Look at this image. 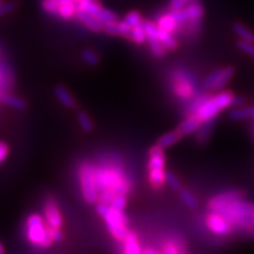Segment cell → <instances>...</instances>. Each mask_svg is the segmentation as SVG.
I'll return each instance as SVG.
<instances>
[{"label": "cell", "mask_w": 254, "mask_h": 254, "mask_svg": "<svg viewBox=\"0 0 254 254\" xmlns=\"http://www.w3.org/2000/svg\"><path fill=\"white\" fill-rule=\"evenodd\" d=\"M95 183H97L98 192L101 193L106 190H114L127 179L122 159L116 154H107L94 166Z\"/></svg>", "instance_id": "cell-1"}, {"label": "cell", "mask_w": 254, "mask_h": 254, "mask_svg": "<svg viewBox=\"0 0 254 254\" xmlns=\"http://www.w3.org/2000/svg\"><path fill=\"white\" fill-rule=\"evenodd\" d=\"M232 225L234 230L245 232L252 225V217L254 214V202L245 199L231 202L218 211Z\"/></svg>", "instance_id": "cell-2"}, {"label": "cell", "mask_w": 254, "mask_h": 254, "mask_svg": "<svg viewBox=\"0 0 254 254\" xmlns=\"http://www.w3.org/2000/svg\"><path fill=\"white\" fill-rule=\"evenodd\" d=\"M97 212L101 218L106 222L107 230L110 233L120 241H123L129 233L127 225H128V219L124 211L114 209L107 204H101L99 202L97 206Z\"/></svg>", "instance_id": "cell-3"}, {"label": "cell", "mask_w": 254, "mask_h": 254, "mask_svg": "<svg viewBox=\"0 0 254 254\" xmlns=\"http://www.w3.org/2000/svg\"><path fill=\"white\" fill-rule=\"evenodd\" d=\"M25 236L33 245L41 249H47L53 244V239L50 236L49 226L45 218L40 214H31L25 222Z\"/></svg>", "instance_id": "cell-4"}, {"label": "cell", "mask_w": 254, "mask_h": 254, "mask_svg": "<svg viewBox=\"0 0 254 254\" xmlns=\"http://www.w3.org/2000/svg\"><path fill=\"white\" fill-rule=\"evenodd\" d=\"M234 98H236V95L231 91H222L215 95H211L207 101L202 105L201 109L195 113V116L201 123L213 120L217 118V116L221 111L233 106Z\"/></svg>", "instance_id": "cell-5"}, {"label": "cell", "mask_w": 254, "mask_h": 254, "mask_svg": "<svg viewBox=\"0 0 254 254\" xmlns=\"http://www.w3.org/2000/svg\"><path fill=\"white\" fill-rule=\"evenodd\" d=\"M173 81V92L178 98L183 100L192 99L198 94L196 79L185 69H177L171 75Z\"/></svg>", "instance_id": "cell-6"}, {"label": "cell", "mask_w": 254, "mask_h": 254, "mask_svg": "<svg viewBox=\"0 0 254 254\" xmlns=\"http://www.w3.org/2000/svg\"><path fill=\"white\" fill-rule=\"evenodd\" d=\"M164 148L155 145L150 150V161H148V177L150 183L154 189H160L166 183L165 172V155Z\"/></svg>", "instance_id": "cell-7"}, {"label": "cell", "mask_w": 254, "mask_h": 254, "mask_svg": "<svg viewBox=\"0 0 254 254\" xmlns=\"http://www.w3.org/2000/svg\"><path fill=\"white\" fill-rule=\"evenodd\" d=\"M79 182H80L82 195L88 204H94L99 196V192L97 189V183H95V170L94 165L91 163H81L78 168Z\"/></svg>", "instance_id": "cell-8"}, {"label": "cell", "mask_w": 254, "mask_h": 254, "mask_svg": "<svg viewBox=\"0 0 254 254\" xmlns=\"http://www.w3.org/2000/svg\"><path fill=\"white\" fill-rule=\"evenodd\" d=\"M247 196V192L244 190H230L225 192L219 193L214 195L213 198L208 201V209L209 211H218L224 206H226L231 202L237 201V200L245 199Z\"/></svg>", "instance_id": "cell-9"}, {"label": "cell", "mask_w": 254, "mask_h": 254, "mask_svg": "<svg viewBox=\"0 0 254 254\" xmlns=\"http://www.w3.org/2000/svg\"><path fill=\"white\" fill-rule=\"evenodd\" d=\"M171 14L176 19L177 23L180 26H185L187 21L192 19H202L205 14V9L199 2H192V4L186 5L185 7L177 9V11H171Z\"/></svg>", "instance_id": "cell-10"}, {"label": "cell", "mask_w": 254, "mask_h": 254, "mask_svg": "<svg viewBox=\"0 0 254 254\" xmlns=\"http://www.w3.org/2000/svg\"><path fill=\"white\" fill-rule=\"evenodd\" d=\"M206 224H207L209 231L220 237L230 236L232 232L234 231L230 222L218 212L209 211L207 218H206Z\"/></svg>", "instance_id": "cell-11"}, {"label": "cell", "mask_w": 254, "mask_h": 254, "mask_svg": "<svg viewBox=\"0 0 254 254\" xmlns=\"http://www.w3.org/2000/svg\"><path fill=\"white\" fill-rule=\"evenodd\" d=\"M144 26L146 31V36H147V41L150 44L152 53L155 57H164L166 53L167 49L163 45L158 36L159 26L157 24L152 23V21H144Z\"/></svg>", "instance_id": "cell-12"}, {"label": "cell", "mask_w": 254, "mask_h": 254, "mask_svg": "<svg viewBox=\"0 0 254 254\" xmlns=\"http://www.w3.org/2000/svg\"><path fill=\"white\" fill-rule=\"evenodd\" d=\"M44 218H45L47 226L51 228H62L64 220L60 213L58 204L55 199L47 198L44 202Z\"/></svg>", "instance_id": "cell-13"}, {"label": "cell", "mask_w": 254, "mask_h": 254, "mask_svg": "<svg viewBox=\"0 0 254 254\" xmlns=\"http://www.w3.org/2000/svg\"><path fill=\"white\" fill-rule=\"evenodd\" d=\"M75 18L80 21L81 24H84L88 30L93 32H100L104 30V24L101 23L98 18H95L94 15H92L88 12L84 11V9L77 8V12H75Z\"/></svg>", "instance_id": "cell-14"}, {"label": "cell", "mask_w": 254, "mask_h": 254, "mask_svg": "<svg viewBox=\"0 0 254 254\" xmlns=\"http://www.w3.org/2000/svg\"><path fill=\"white\" fill-rule=\"evenodd\" d=\"M131 30L132 27L129 26L125 20L123 21L117 20V21H112V23L104 25V31L106 32L107 34H111V36H124L127 38Z\"/></svg>", "instance_id": "cell-15"}, {"label": "cell", "mask_w": 254, "mask_h": 254, "mask_svg": "<svg viewBox=\"0 0 254 254\" xmlns=\"http://www.w3.org/2000/svg\"><path fill=\"white\" fill-rule=\"evenodd\" d=\"M201 122H200L198 117L195 114H189V117L184 120V122L179 125V131L183 135H187V134H192L198 131V128L201 125Z\"/></svg>", "instance_id": "cell-16"}, {"label": "cell", "mask_w": 254, "mask_h": 254, "mask_svg": "<svg viewBox=\"0 0 254 254\" xmlns=\"http://www.w3.org/2000/svg\"><path fill=\"white\" fill-rule=\"evenodd\" d=\"M233 75H234V67H232V66H227V67L220 68L218 79L217 81H215L213 88H212V92L221 91L222 88L226 86L227 82L233 78Z\"/></svg>", "instance_id": "cell-17"}, {"label": "cell", "mask_w": 254, "mask_h": 254, "mask_svg": "<svg viewBox=\"0 0 254 254\" xmlns=\"http://www.w3.org/2000/svg\"><path fill=\"white\" fill-rule=\"evenodd\" d=\"M124 241V254H142L138 237L129 232Z\"/></svg>", "instance_id": "cell-18"}, {"label": "cell", "mask_w": 254, "mask_h": 254, "mask_svg": "<svg viewBox=\"0 0 254 254\" xmlns=\"http://www.w3.org/2000/svg\"><path fill=\"white\" fill-rule=\"evenodd\" d=\"M55 93L64 106L67 107V109H74L77 104H75L74 98L72 97L71 92L67 88L62 86V85H58V86L55 87Z\"/></svg>", "instance_id": "cell-19"}, {"label": "cell", "mask_w": 254, "mask_h": 254, "mask_svg": "<svg viewBox=\"0 0 254 254\" xmlns=\"http://www.w3.org/2000/svg\"><path fill=\"white\" fill-rule=\"evenodd\" d=\"M157 25L160 28H163V30L172 32V33L177 32V28L179 27V24L177 23V20L173 18V15L171 14V12L160 15V17L157 19Z\"/></svg>", "instance_id": "cell-20"}, {"label": "cell", "mask_w": 254, "mask_h": 254, "mask_svg": "<svg viewBox=\"0 0 254 254\" xmlns=\"http://www.w3.org/2000/svg\"><path fill=\"white\" fill-rule=\"evenodd\" d=\"M211 97L208 93H198L192 99H190L189 106H187V113L195 114L198 111L201 109V106L207 101L208 98Z\"/></svg>", "instance_id": "cell-21"}, {"label": "cell", "mask_w": 254, "mask_h": 254, "mask_svg": "<svg viewBox=\"0 0 254 254\" xmlns=\"http://www.w3.org/2000/svg\"><path fill=\"white\" fill-rule=\"evenodd\" d=\"M230 118L232 120H245V119H254V106L249 107H237L232 110L230 113Z\"/></svg>", "instance_id": "cell-22"}, {"label": "cell", "mask_w": 254, "mask_h": 254, "mask_svg": "<svg viewBox=\"0 0 254 254\" xmlns=\"http://www.w3.org/2000/svg\"><path fill=\"white\" fill-rule=\"evenodd\" d=\"M78 8L84 9L92 15L97 18V14L103 9V6L99 2V0H79L77 2Z\"/></svg>", "instance_id": "cell-23"}, {"label": "cell", "mask_w": 254, "mask_h": 254, "mask_svg": "<svg viewBox=\"0 0 254 254\" xmlns=\"http://www.w3.org/2000/svg\"><path fill=\"white\" fill-rule=\"evenodd\" d=\"M182 138H183V134L180 133L179 129H177V131H172L161 136V138L158 140L157 145L160 146L161 148H168L171 147V146H173L174 144H177V142Z\"/></svg>", "instance_id": "cell-24"}, {"label": "cell", "mask_w": 254, "mask_h": 254, "mask_svg": "<svg viewBox=\"0 0 254 254\" xmlns=\"http://www.w3.org/2000/svg\"><path fill=\"white\" fill-rule=\"evenodd\" d=\"M158 36H159V39H160L161 43H163V45L166 47L167 50H176L178 47V41L176 38H174L172 32H168L166 30H163V28L159 27Z\"/></svg>", "instance_id": "cell-25"}, {"label": "cell", "mask_w": 254, "mask_h": 254, "mask_svg": "<svg viewBox=\"0 0 254 254\" xmlns=\"http://www.w3.org/2000/svg\"><path fill=\"white\" fill-rule=\"evenodd\" d=\"M78 5L74 1H65L59 4L58 15L63 19H71L75 17V12H77Z\"/></svg>", "instance_id": "cell-26"}, {"label": "cell", "mask_w": 254, "mask_h": 254, "mask_svg": "<svg viewBox=\"0 0 254 254\" xmlns=\"http://www.w3.org/2000/svg\"><path fill=\"white\" fill-rule=\"evenodd\" d=\"M214 120H209V122H206V123H202L200 127L198 128V131H196V140L198 142H206L208 140L209 135H211L212 133V129H213V126H214Z\"/></svg>", "instance_id": "cell-27"}, {"label": "cell", "mask_w": 254, "mask_h": 254, "mask_svg": "<svg viewBox=\"0 0 254 254\" xmlns=\"http://www.w3.org/2000/svg\"><path fill=\"white\" fill-rule=\"evenodd\" d=\"M128 39H131L132 41H134L136 44H142L147 40V36H146V31H145V26L144 23L140 25H136V26L132 27L131 32L128 34Z\"/></svg>", "instance_id": "cell-28"}, {"label": "cell", "mask_w": 254, "mask_h": 254, "mask_svg": "<svg viewBox=\"0 0 254 254\" xmlns=\"http://www.w3.org/2000/svg\"><path fill=\"white\" fill-rule=\"evenodd\" d=\"M2 103L6 104L9 107H12V109H15V110L23 111L26 109V103H25V100L21 99V98L14 97V95H12V94H8L7 92L4 94Z\"/></svg>", "instance_id": "cell-29"}, {"label": "cell", "mask_w": 254, "mask_h": 254, "mask_svg": "<svg viewBox=\"0 0 254 254\" xmlns=\"http://www.w3.org/2000/svg\"><path fill=\"white\" fill-rule=\"evenodd\" d=\"M233 31L236 32V34L240 38V39L247 40V41H252V43H254V33L250 30L249 27L245 26L244 24L234 23L233 24Z\"/></svg>", "instance_id": "cell-30"}, {"label": "cell", "mask_w": 254, "mask_h": 254, "mask_svg": "<svg viewBox=\"0 0 254 254\" xmlns=\"http://www.w3.org/2000/svg\"><path fill=\"white\" fill-rule=\"evenodd\" d=\"M179 193H180V199H182V201L187 206V207L193 208V209L198 207L199 205L198 200H196L195 196L193 195L189 190L182 189L179 190Z\"/></svg>", "instance_id": "cell-31"}, {"label": "cell", "mask_w": 254, "mask_h": 254, "mask_svg": "<svg viewBox=\"0 0 254 254\" xmlns=\"http://www.w3.org/2000/svg\"><path fill=\"white\" fill-rule=\"evenodd\" d=\"M77 118H78L79 125H80V127L85 132H91L92 129H93V123H92L91 118L88 117V114L86 112H84V111H79L77 114Z\"/></svg>", "instance_id": "cell-32"}, {"label": "cell", "mask_w": 254, "mask_h": 254, "mask_svg": "<svg viewBox=\"0 0 254 254\" xmlns=\"http://www.w3.org/2000/svg\"><path fill=\"white\" fill-rule=\"evenodd\" d=\"M202 19H192L185 24V31L190 37H195L198 34V31L201 28Z\"/></svg>", "instance_id": "cell-33"}, {"label": "cell", "mask_w": 254, "mask_h": 254, "mask_svg": "<svg viewBox=\"0 0 254 254\" xmlns=\"http://www.w3.org/2000/svg\"><path fill=\"white\" fill-rule=\"evenodd\" d=\"M97 18L99 19V20L104 25L105 24H109V23H112V21L118 20V15H117L116 13H113V12H111L110 9H106V8H104V7L99 12V13L97 14Z\"/></svg>", "instance_id": "cell-34"}, {"label": "cell", "mask_w": 254, "mask_h": 254, "mask_svg": "<svg viewBox=\"0 0 254 254\" xmlns=\"http://www.w3.org/2000/svg\"><path fill=\"white\" fill-rule=\"evenodd\" d=\"M41 7L49 14L58 15L59 4L56 0H41Z\"/></svg>", "instance_id": "cell-35"}, {"label": "cell", "mask_w": 254, "mask_h": 254, "mask_svg": "<svg viewBox=\"0 0 254 254\" xmlns=\"http://www.w3.org/2000/svg\"><path fill=\"white\" fill-rule=\"evenodd\" d=\"M237 46L238 49L243 51L244 53H246V55H249L252 57V58H254V43H252V41L240 39L237 41Z\"/></svg>", "instance_id": "cell-36"}, {"label": "cell", "mask_w": 254, "mask_h": 254, "mask_svg": "<svg viewBox=\"0 0 254 254\" xmlns=\"http://www.w3.org/2000/svg\"><path fill=\"white\" fill-rule=\"evenodd\" d=\"M124 20H125L126 23L128 24L131 27H134V26H136V25H140V24L144 23V21H142L141 14L139 13V12H136V11L129 12V13L126 15Z\"/></svg>", "instance_id": "cell-37"}, {"label": "cell", "mask_w": 254, "mask_h": 254, "mask_svg": "<svg viewBox=\"0 0 254 254\" xmlns=\"http://www.w3.org/2000/svg\"><path fill=\"white\" fill-rule=\"evenodd\" d=\"M81 57H82V59H84L85 62L88 64V65L94 66V65H97L98 63H99V56H98L97 53L93 52V51H91V50L82 51Z\"/></svg>", "instance_id": "cell-38"}, {"label": "cell", "mask_w": 254, "mask_h": 254, "mask_svg": "<svg viewBox=\"0 0 254 254\" xmlns=\"http://www.w3.org/2000/svg\"><path fill=\"white\" fill-rule=\"evenodd\" d=\"M127 204V198L126 195H116L112 201L110 202V206L114 209H118V211H124Z\"/></svg>", "instance_id": "cell-39"}, {"label": "cell", "mask_w": 254, "mask_h": 254, "mask_svg": "<svg viewBox=\"0 0 254 254\" xmlns=\"http://www.w3.org/2000/svg\"><path fill=\"white\" fill-rule=\"evenodd\" d=\"M18 8V2L17 1H6L0 4V15H5L8 13H12L15 9Z\"/></svg>", "instance_id": "cell-40"}, {"label": "cell", "mask_w": 254, "mask_h": 254, "mask_svg": "<svg viewBox=\"0 0 254 254\" xmlns=\"http://www.w3.org/2000/svg\"><path fill=\"white\" fill-rule=\"evenodd\" d=\"M166 183L170 185L171 189H173L174 190H180L183 189L180 180L178 179L172 172H166Z\"/></svg>", "instance_id": "cell-41"}, {"label": "cell", "mask_w": 254, "mask_h": 254, "mask_svg": "<svg viewBox=\"0 0 254 254\" xmlns=\"http://www.w3.org/2000/svg\"><path fill=\"white\" fill-rule=\"evenodd\" d=\"M190 0H171V11H177V9H180L189 4Z\"/></svg>", "instance_id": "cell-42"}, {"label": "cell", "mask_w": 254, "mask_h": 254, "mask_svg": "<svg viewBox=\"0 0 254 254\" xmlns=\"http://www.w3.org/2000/svg\"><path fill=\"white\" fill-rule=\"evenodd\" d=\"M49 231H50V236L53 239V241L60 243V241L64 239V236H63L62 231H60V228H51V227H49Z\"/></svg>", "instance_id": "cell-43"}, {"label": "cell", "mask_w": 254, "mask_h": 254, "mask_svg": "<svg viewBox=\"0 0 254 254\" xmlns=\"http://www.w3.org/2000/svg\"><path fill=\"white\" fill-rule=\"evenodd\" d=\"M8 154V146L5 142L0 141V164L4 163V160Z\"/></svg>", "instance_id": "cell-44"}, {"label": "cell", "mask_w": 254, "mask_h": 254, "mask_svg": "<svg viewBox=\"0 0 254 254\" xmlns=\"http://www.w3.org/2000/svg\"><path fill=\"white\" fill-rule=\"evenodd\" d=\"M245 98L243 97H236L234 98V101H233V106H243L244 104H245Z\"/></svg>", "instance_id": "cell-45"}, {"label": "cell", "mask_w": 254, "mask_h": 254, "mask_svg": "<svg viewBox=\"0 0 254 254\" xmlns=\"http://www.w3.org/2000/svg\"><path fill=\"white\" fill-rule=\"evenodd\" d=\"M142 254H161V253L154 249H145L144 251H142Z\"/></svg>", "instance_id": "cell-46"}, {"label": "cell", "mask_w": 254, "mask_h": 254, "mask_svg": "<svg viewBox=\"0 0 254 254\" xmlns=\"http://www.w3.org/2000/svg\"><path fill=\"white\" fill-rule=\"evenodd\" d=\"M5 93H6V92L0 90V101H1V103H2V98H4V94H5Z\"/></svg>", "instance_id": "cell-47"}, {"label": "cell", "mask_w": 254, "mask_h": 254, "mask_svg": "<svg viewBox=\"0 0 254 254\" xmlns=\"http://www.w3.org/2000/svg\"><path fill=\"white\" fill-rule=\"evenodd\" d=\"M0 254H5L4 247H2V245H1V243H0Z\"/></svg>", "instance_id": "cell-48"}, {"label": "cell", "mask_w": 254, "mask_h": 254, "mask_svg": "<svg viewBox=\"0 0 254 254\" xmlns=\"http://www.w3.org/2000/svg\"><path fill=\"white\" fill-rule=\"evenodd\" d=\"M252 132H253V138H254V127H253V131Z\"/></svg>", "instance_id": "cell-49"}, {"label": "cell", "mask_w": 254, "mask_h": 254, "mask_svg": "<svg viewBox=\"0 0 254 254\" xmlns=\"http://www.w3.org/2000/svg\"><path fill=\"white\" fill-rule=\"evenodd\" d=\"M1 2H2V0H0V4H1Z\"/></svg>", "instance_id": "cell-50"}]
</instances>
